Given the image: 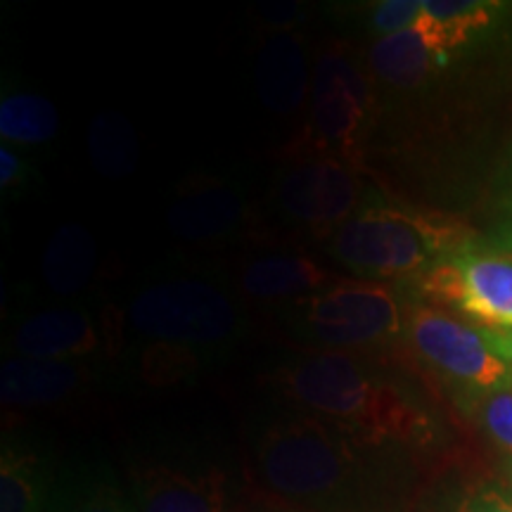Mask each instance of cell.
Segmentation results:
<instances>
[{
  "mask_svg": "<svg viewBox=\"0 0 512 512\" xmlns=\"http://www.w3.org/2000/svg\"><path fill=\"white\" fill-rule=\"evenodd\" d=\"M501 5L484 0H422L418 29L451 60L496 17Z\"/></svg>",
  "mask_w": 512,
  "mask_h": 512,
  "instance_id": "cell-18",
  "label": "cell"
},
{
  "mask_svg": "<svg viewBox=\"0 0 512 512\" xmlns=\"http://www.w3.org/2000/svg\"><path fill=\"white\" fill-rule=\"evenodd\" d=\"M505 238H508V242H510V247H512V221H510V228H508V233H505Z\"/></svg>",
  "mask_w": 512,
  "mask_h": 512,
  "instance_id": "cell-30",
  "label": "cell"
},
{
  "mask_svg": "<svg viewBox=\"0 0 512 512\" xmlns=\"http://www.w3.org/2000/svg\"><path fill=\"white\" fill-rule=\"evenodd\" d=\"M456 512H512V489L484 484L467 494Z\"/></svg>",
  "mask_w": 512,
  "mask_h": 512,
  "instance_id": "cell-25",
  "label": "cell"
},
{
  "mask_svg": "<svg viewBox=\"0 0 512 512\" xmlns=\"http://www.w3.org/2000/svg\"><path fill=\"white\" fill-rule=\"evenodd\" d=\"M413 283L422 299L451 306L477 328L512 330V256L479 252L470 245L439 261Z\"/></svg>",
  "mask_w": 512,
  "mask_h": 512,
  "instance_id": "cell-8",
  "label": "cell"
},
{
  "mask_svg": "<svg viewBox=\"0 0 512 512\" xmlns=\"http://www.w3.org/2000/svg\"><path fill=\"white\" fill-rule=\"evenodd\" d=\"M370 64L347 43H330L313 67L309 114L302 131L285 147V155L332 157L361 166L375 110V83Z\"/></svg>",
  "mask_w": 512,
  "mask_h": 512,
  "instance_id": "cell-6",
  "label": "cell"
},
{
  "mask_svg": "<svg viewBox=\"0 0 512 512\" xmlns=\"http://www.w3.org/2000/svg\"><path fill=\"white\" fill-rule=\"evenodd\" d=\"M60 131V114L38 93H10L0 100V138L15 145H46Z\"/></svg>",
  "mask_w": 512,
  "mask_h": 512,
  "instance_id": "cell-20",
  "label": "cell"
},
{
  "mask_svg": "<svg viewBox=\"0 0 512 512\" xmlns=\"http://www.w3.org/2000/svg\"><path fill=\"white\" fill-rule=\"evenodd\" d=\"M228 512H311L306 508H299L290 501H283V498L268 494V491L256 486V489L247 498H242L238 505L228 508Z\"/></svg>",
  "mask_w": 512,
  "mask_h": 512,
  "instance_id": "cell-26",
  "label": "cell"
},
{
  "mask_svg": "<svg viewBox=\"0 0 512 512\" xmlns=\"http://www.w3.org/2000/svg\"><path fill=\"white\" fill-rule=\"evenodd\" d=\"M245 221V200L235 185L216 176L185 178L166 211L176 240L207 245L230 238Z\"/></svg>",
  "mask_w": 512,
  "mask_h": 512,
  "instance_id": "cell-10",
  "label": "cell"
},
{
  "mask_svg": "<svg viewBox=\"0 0 512 512\" xmlns=\"http://www.w3.org/2000/svg\"><path fill=\"white\" fill-rule=\"evenodd\" d=\"M88 157L102 178H128L140 162L136 128L117 110L100 112L88 126Z\"/></svg>",
  "mask_w": 512,
  "mask_h": 512,
  "instance_id": "cell-19",
  "label": "cell"
},
{
  "mask_svg": "<svg viewBox=\"0 0 512 512\" xmlns=\"http://www.w3.org/2000/svg\"><path fill=\"white\" fill-rule=\"evenodd\" d=\"M79 361H38L10 356L0 366V401L12 411H38L67 403L86 384Z\"/></svg>",
  "mask_w": 512,
  "mask_h": 512,
  "instance_id": "cell-14",
  "label": "cell"
},
{
  "mask_svg": "<svg viewBox=\"0 0 512 512\" xmlns=\"http://www.w3.org/2000/svg\"><path fill=\"white\" fill-rule=\"evenodd\" d=\"M467 406L472 408L486 437L512 456V384L470 396Z\"/></svg>",
  "mask_w": 512,
  "mask_h": 512,
  "instance_id": "cell-22",
  "label": "cell"
},
{
  "mask_svg": "<svg viewBox=\"0 0 512 512\" xmlns=\"http://www.w3.org/2000/svg\"><path fill=\"white\" fill-rule=\"evenodd\" d=\"M143 342L138 370L147 382L171 384L197 373L209 358L238 347L247 316L238 294L214 275L162 273L128 294L119 313Z\"/></svg>",
  "mask_w": 512,
  "mask_h": 512,
  "instance_id": "cell-1",
  "label": "cell"
},
{
  "mask_svg": "<svg viewBox=\"0 0 512 512\" xmlns=\"http://www.w3.org/2000/svg\"><path fill=\"white\" fill-rule=\"evenodd\" d=\"M133 505L136 512H228V482L221 470L145 465L133 475Z\"/></svg>",
  "mask_w": 512,
  "mask_h": 512,
  "instance_id": "cell-13",
  "label": "cell"
},
{
  "mask_svg": "<svg viewBox=\"0 0 512 512\" xmlns=\"http://www.w3.org/2000/svg\"><path fill=\"white\" fill-rule=\"evenodd\" d=\"M420 17L422 0H382V3L373 5L370 24H373V29L380 34V38H384L415 29Z\"/></svg>",
  "mask_w": 512,
  "mask_h": 512,
  "instance_id": "cell-24",
  "label": "cell"
},
{
  "mask_svg": "<svg viewBox=\"0 0 512 512\" xmlns=\"http://www.w3.org/2000/svg\"><path fill=\"white\" fill-rule=\"evenodd\" d=\"M484 335H486V339H489L491 349H494L496 354L501 356L503 361L512 368V330H508V332H489V330H484Z\"/></svg>",
  "mask_w": 512,
  "mask_h": 512,
  "instance_id": "cell-28",
  "label": "cell"
},
{
  "mask_svg": "<svg viewBox=\"0 0 512 512\" xmlns=\"http://www.w3.org/2000/svg\"><path fill=\"white\" fill-rule=\"evenodd\" d=\"M275 384L306 415L370 448L413 441L422 432V415L361 354L304 351L275 373Z\"/></svg>",
  "mask_w": 512,
  "mask_h": 512,
  "instance_id": "cell-3",
  "label": "cell"
},
{
  "mask_svg": "<svg viewBox=\"0 0 512 512\" xmlns=\"http://www.w3.org/2000/svg\"><path fill=\"white\" fill-rule=\"evenodd\" d=\"M505 472H508V479H510V484H512V456L505 460Z\"/></svg>",
  "mask_w": 512,
  "mask_h": 512,
  "instance_id": "cell-29",
  "label": "cell"
},
{
  "mask_svg": "<svg viewBox=\"0 0 512 512\" xmlns=\"http://www.w3.org/2000/svg\"><path fill=\"white\" fill-rule=\"evenodd\" d=\"M261 489L311 512H373V448L299 413L256 439Z\"/></svg>",
  "mask_w": 512,
  "mask_h": 512,
  "instance_id": "cell-2",
  "label": "cell"
},
{
  "mask_svg": "<svg viewBox=\"0 0 512 512\" xmlns=\"http://www.w3.org/2000/svg\"><path fill=\"white\" fill-rule=\"evenodd\" d=\"M370 72L394 88H413L446 67L448 57L415 27L396 36L377 38L368 53Z\"/></svg>",
  "mask_w": 512,
  "mask_h": 512,
  "instance_id": "cell-17",
  "label": "cell"
},
{
  "mask_svg": "<svg viewBox=\"0 0 512 512\" xmlns=\"http://www.w3.org/2000/svg\"><path fill=\"white\" fill-rule=\"evenodd\" d=\"M57 512H136V505L128 503L117 486L95 482L79 486L64 498Z\"/></svg>",
  "mask_w": 512,
  "mask_h": 512,
  "instance_id": "cell-23",
  "label": "cell"
},
{
  "mask_svg": "<svg viewBox=\"0 0 512 512\" xmlns=\"http://www.w3.org/2000/svg\"><path fill=\"white\" fill-rule=\"evenodd\" d=\"M46 477L36 456L3 448L0 458V512H43Z\"/></svg>",
  "mask_w": 512,
  "mask_h": 512,
  "instance_id": "cell-21",
  "label": "cell"
},
{
  "mask_svg": "<svg viewBox=\"0 0 512 512\" xmlns=\"http://www.w3.org/2000/svg\"><path fill=\"white\" fill-rule=\"evenodd\" d=\"M31 169L17 152H12L8 145L0 147V188L15 190L19 185H27Z\"/></svg>",
  "mask_w": 512,
  "mask_h": 512,
  "instance_id": "cell-27",
  "label": "cell"
},
{
  "mask_svg": "<svg viewBox=\"0 0 512 512\" xmlns=\"http://www.w3.org/2000/svg\"><path fill=\"white\" fill-rule=\"evenodd\" d=\"M278 323L306 351H361L384 347L406 328L399 292L387 283L337 278L316 294L275 309Z\"/></svg>",
  "mask_w": 512,
  "mask_h": 512,
  "instance_id": "cell-5",
  "label": "cell"
},
{
  "mask_svg": "<svg viewBox=\"0 0 512 512\" xmlns=\"http://www.w3.org/2000/svg\"><path fill=\"white\" fill-rule=\"evenodd\" d=\"M98 259V245L91 230L81 221H64L50 235L43 252V283L55 297H76L91 285Z\"/></svg>",
  "mask_w": 512,
  "mask_h": 512,
  "instance_id": "cell-16",
  "label": "cell"
},
{
  "mask_svg": "<svg viewBox=\"0 0 512 512\" xmlns=\"http://www.w3.org/2000/svg\"><path fill=\"white\" fill-rule=\"evenodd\" d=\"M361 166L332 157H297L275 181V209L311 238L328 240L361 207Z\"/></svg>",
  "mask_w": 512,
  "mask_h": 512,
  "instance_id": "cell-9",
  "label": "cell"
},
{
  "mask_svg": "<svg viewBox=\"0 0 512 512\" xmlns=\"http://www.w3.org/2000/svg\"><path fill=\"white\" fill-rule=\"evenodd\" d=\"M403 332L415 356L467 399L512 384V368L491 349L484 330L439 306L413 304Z\"/></svg>",
  "mask_w": 512,
  "mask_h": 512,
  "instance_id": "cell-7",
  "label": "cell"
},
{
  "mask_svg": "<svg viewBox=\"0 0 512 512\" xmlns=\"http://www.w3.org/2000/svg\"><path fill=\"white\" fill-rule=\"evenodd\" d=\"M313 69L302 34L278 29L266 36L254 62V86L261 105L278 117H292L311 95Z\"/></svg>",
  "mask_w": 512,
  "mask_h": 512,
  "instance_id": "cell-12",
  "label": "cell"
},
{
  "mask_svg": "<svg viewBox=\"0 0 512 512\" xmlns=\"http://www.w3.org/2000/svg\"><path fill=\"white\" fill-rule=\"evenodd\" d=\"M470 228L458 219L399 204L361 202L330 238V256L361 280H418L439 261L470 247Z\"/></svg>",
  "mask_w": 512,
  "mask_h": 512,
  "instance_id": "cell-4",
  "label": "cell"
},
{
  "mask_svg": "<svg viewBox=\"0 0 512 512\" xmlns=\"http://www.w3.org/2000/svg\"><path fill=\"white\" fill-rule=\"evenodd\" d=\"M100 347L98 325L83 306H50L34 311L10 332L12 354L38 361H79Z\"/></svg>",
  "mask_w": 512,
  "mask_h": 512,
  "instance_id": "cell-11",
  "label": "cell"
},
{
  "mask_svg": "<svg viewBox=\"0 0 512 512\" xmlns=\"http://www.w3.org/2000/svg\"><path fill=\"white\" fill-rule=\"evenodd\" d=\"M335 273L306 254H264L249 259L238 273V292L259 304L285 306L332 285Z\"/></svg>",
  "mask_w": 512,
  "mask_h": 512,
  "instance_id": "cell-15",
  "label": "cell"
}]
</instances>
